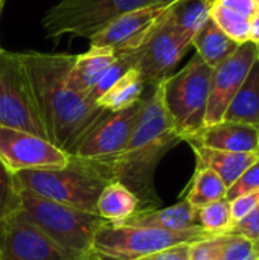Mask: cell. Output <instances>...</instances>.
Listing matches in <instances>:
<instances>
[{
    "label": "cell",
    "instance_id": "1",
    "mask_svg": "<svg viewBox=\"0 0 259 260\" xmlns=\"http://www.w3.org/2000/svg\"><path fill=\"white\" fill-rule=\"evenodd\" d=\"M47 140L73 154L85 134L108 113L67 84L75 61L69 53H21Z\"/></svg>",
    "mask_w": 259,
    "mask_h": 260
},
{
    "label": "cell",
    "instance_id": "2",
    "mask_svg": "<svg viewBox=\"0 0 259 260\" xmlns=\"http://www.w3.org/2000/svg\"><path fill=\"white\" fill-rule=\"evenodd\" d=\"M177 134L163 101V82L151 87V93L142 98L140 111L133 133L124 149L105 161H89L108 181H118L128 187L139 200V210L160 207L154 189V172L162 157L179 145Z\"/></svg>",
    "mask_w": 259,
    "mask_h": 260
},
{
    "label": "cell",
    "instance_id": "3",
    "mask_svg": "<svg viewBox=\"0 0 259 260\" xmlns=\"http://www.w3.org/2000/svg\"><path fill=\"white\" fill-rule=\"evenodd\" d=\"M20 213L73 260L92 253L93 238L105 222L95 213L55 203L23 187Z\"/></svg>",
    "mask_w": 259,
    "mask_h": 260
},
{
    "label": "cell",
    "instance_id": "4",
    "mask_svg": "<svg viewBox=\"0 0 259 260\" xmlns=\"http://www.w3.org/2000/svg\"><path fill=\"white\" fill-rule=\"evenodd\" d=\"M20 186L55 203L96 215V203L108 181L93 165L70 155L60 169H34L15 174Z\"/></svg>",
    "mask_w": 259,
    "mask_h": 260
},
{
    "label": "cell",
    "instance_id": "5",
    "mask_svg": "<svg viewBox=\"0 0 259 260\" xmlns=\"http://www.w3.org/2000/svg\"><path fill=\"white\" fill-rule=\"evenodd\" d=\"M214 235L202 227L172 232L154 227L104 222L92 242V253L104 260H137L182 244H197Z\"/></svg>",
    "mask_w": 259,
    "mask_h": 260
},
{
    "label": "cell",
    "instance_id": "6",
    "mask_svg": "<svg viewBox=\"0 0 259 260\" xmlns=\"http://www.w3.org/2000/svg\"><path fill=\"white\" fill-rule=\"evenodd\" d=\"M212 67L197 53L163 81V101L177 134L189 142L205 128Z\"/></svg>",
    "mask_w": 259,
    "mask_h": 260
},
{
    "label": "cell",
    "instance_id": "7",
    "mask_svg": "<svg viewBox=\"0 0 259 260\" xmlns=\"http://www.w3.org/2000/svg\"><path fill=\"white\" fill-rule=\"evenodd\" d=\"M172 2L176 0H58L47 9L41 23L47 38L55 41L64 35L90 40L130 11Z\"/></svg>",
    "mask_w": 259,
    "mask_h": 260
},
{
    "label": "cell",
    "instance_id": "8",
    "mask_svg": "<svg viewBox=\"0 0 259 260\" xmlns=\"http://www.w3.org/2000/svg\"><path fill=\"white\" fill-rule=\"evenodd\" d=\"M0 126L47 139L21 53L0 46Z\"/></svg>",
    "mask_w": 259,
    "mask_h": 260
},
{
    "label": "cell",
    "instance_id": "9",
    "mask_svg": "<svg viewBox=\"0 0 259 260\" xmlns=\"http://www.w3.org/2000/svg\"><path fill=\"white\" fill-rule=\"evenodd\" d=\"M194 35L195 34L172 21L169 8L166 17L145 44L136 52H130L133 53L134 67L139 70L145 85L154 87L171 76L174 67L185 56L188 49L192 47Z\"/></svg>",
    "mask_w": 259,
    "mask_h": 260
},
{
    "label": "cell",
    "instance_id": "10",
    "mask_svg": "<svg viewBox=\"0 0 259 260\" xmlns=\"http://www.w3.org/2000/svg\"><path fill=\"white\" fill-rule=\"evenodd\" d=\"M0 160L11 172L17 174L64 168L70 161V154L37 134L0 126Z\"/></svg>",
    "mask_w": 259,
    "mask_h": 260
},
{
    "label": "cell",
    "instance_id": "11",
    "mask_svg": "<svg viewBox=\"0 0 259 260\" xmlns=\"http://www.w3.org/2000/svg\"><path fill=\"white\" fill-rule=\"evenodd\" d=\"M172 3L143 6L118 17L90 38V46L110 47L116 53L136 52L159 27Z\"/></svg>",
    "mask_w": 259,
    "mask_h": 260
},
{
    "label": "cell",
    "instance_id": "12",
    "mask_svg": "<svg viewBox=\"0 0 259 260\" xmlns=\"http://www.w3.org/2000/svg\"><path fill=\"white\" fill-rule=\"evenodd\" d=\"M256 59L258 46L252 41H246L240 44L227 59L212 69L205 126H211L223 120L227 107L238 93Z\"/></svg>",
    "mask_w": 259,
    "mask_h": 260
},
{
    "label": "cell",
    "instance_id": "13",
    "mask_svg": "<svg viewBox=\"0 0 259 260\" xmlns=\"http://www.w3.org/2000/svg\"><path fill=\"white\" fill-rule=\"evenodd\" d=\"M142 99L121 111H108L81 140L72 154L89 161H105L116 157L127 145L136 125Z\"/></svg>",
    "mask_w": 259,
    "mask_h": 260
},
{
    "label": "cell",
    "instance_id": "14",
    "mask_svg": "<svg viewBox=\"0 0 259 260\" xmlns=\"http://www.w3.org/2000/svg\"><path fill=\"white\" fill-rule=\"evenodd\" d=\"M0 260H73L20 212L0 224Z\"/></svg>",
    "mask_w": 259,
    "mask_h": 260
},
{
    "label": "cell",
    "instance_id": "15",
    "mask_svg": "<svg viewBox=\"0 0 259 260\" xmlns=\"http://www.w3.org/2000/svg\"><path fill=\"white\" fill-rule=\"evenodd\" d=\"M188 143L229 152L255 154L259 143V128L247 123L221 120L215 125L205 126Z\"/></svg>",
    "mask_w": 259,
    "mask_h": 260
},
{
    "label": "cell",
    "instance_id": "16",
    "mask_svg": "<svg viewBox=\"0 0 259 260\" xmlns=\"http://www.w3.org/2000/svg\"><path fill=\"white\" fill-rule=\"evenodd\" d=\"M118 53L110 47L90 46L81 55H75V61L67 75V84L79 94L89 99L104 73L114 62Z\"/></svg>",
    "mask_w": 259,
    "mask_h": 260
},
{
    "label": "cell",
    "instance_id": "17",
    "mask_svg": "<svg viewBox=\"0 0 259 260\" xmlns=\"http://www.w3.org/2000/svg\"><path fill=\"white\" fill-rule=\"evenodd\" d=\"M119 224L154 227V229H163L172 232H185L200 227L197 218V209H194L186 200L165 209L157 207L151 210H137L130 219Z\"/></svg>",
    "mask_w": 259,
    "mask_h": 260
},
{
    "label": "cell",
    "instance_id": "18",
    "mask_svg": "<svg viewBox=\"0 0 259 260\" xmlns=\"http://www.w3.org/2000/svg\"><path fill=\"white\" fill-rule=\"evenodd\" d=\"M191 260H259V257L250 239L227 232L192 244Z\"/></svg>",
    "mask_w": 259,
    "mask_h": 260
},
{
    "label": "cell",
    "instance_id": "19",
    "mask_svg": "<svg viewBox=\"0 0 259 260\" xmlns=\"http://www.w3.org/2000/svg\"><path fill=\"white\" fill-rule=\"evenodd\" d=\"M197 160V168L214 171L227 186V189L243 175V172L258 158L256 154L229 152L206 148L197 143H189Z\"/></svg>",
    "mask_w": 259,
    "mask_h": 260
},
{
    "label": "cell",
    "instance_id": "20",
    "mask_svg": "<svg viewBox=\"0 0 259 260\" xmlns=\"http://www.w3.org/2000/svg\"><path fill=\"white\" fill-rule=\"evenodd\" d=\"M223 120L247 123L259 128V58L253 62L238 93L234 96Z\"/></svg>",
    "mask_w": 259,
    "mask_h": 260
},
{
    "label": "cell",
    "instance_id": "21",
    "mask_svg": "<svg viewBox=\"0 0 259 260\" xmlns=\"http://www.w3.org/2000/svg\"><path fill=\"white\" fill-rule=\"evenodd\" d=\"M139 210L137 197L118 181L108 183L96 203V215L105 222L119 224L130 219Z\"/></svg>",
    "mask_w": 259,
    "mask_h": 260
},
{
    "label": "cell",
    "instance_id": "22",
    "mask_svg": "<svg viewBox=\"0 0 259 260\" xmlns=\"http://www.w3.org/2000/svg\"><path fill=\"white\" fill-rule=\"evenodd\" d=\"M238 43L229 38L209 17V20L195 32L192 38V47L197 55L212 69L227 59L237 49Z\"/></svg>",
    "mask_w": 259,
    "mask_h": 260
},
{
    "label": "cell",
    "instance_id": "23",
    "mask_svg": "<svg viewBox=\"0 0 259 260\" xmlns=\"http://www.w3.org/2000/svg\"><path fill=\"white\" fill-rule=\"evenodd\" d=\"M145 82L137 69L124 73L98 101L96 105L107 111H121L136 105L143 98Z\"/></svg>",
    "mask_w": 259,
    "mask_h": 260
},
{
    "label": "cell",
    "instance_id": "24",
    "mask_svg": "<svg viewBox=\"0 0 259 260\" xmlns=\"http://www.w3.org/2000/svg\"><path fill=\"white\" fill-rule=\"evenodd\" d=\"M226 193L227 186L214 171L208 168H197L185 200L198 210L211 203L226 198Z\"/></svg>",
    "mask_w": 259,
    "mask_h": 260
},
{
    "label": "cell",
    "instance_id": "25",
    "mask_svg": "<svg viewBox=\"0 0 259 260\" xmlns=\"http://www.w3.org/2000/svg\"><path fill=\"white\" fill-rule=\"evenodd\" d=\"M214 0H176L171 6L172 21L195 34L208 20Z\"/></svg>",
    "mask_w": 259,
    "mask_h": 260
},
{
    "label": "cell",
    "instance_id": "26",
    "mask_svg": "<svg viewBox=\"0 0 259 260\" xmlns=\"http://www.w3.org/2000/svg\"><path fill=\"white\" fill-rule=\"evenodd\" d=\"M209 17L212 21L235 43L243 44L249 41V30H250V20L246 17L234 12L229 8H224L215 2H212Z\"/></svg>",
    "mask_w": 259,
    "mask_h": 260
},
{
    "label": "cell",
    "instance_id": "27",
    "mask_svg": "<svg viewBox=\"0 0 259 260\" xmlns=\"http://www.w3.org/2000/svg\"><path fill=\"white\" fill-rule=\"evenodd\" d=\"M197 218H198V225L211 235L227 233L234 227L231 201H227L226 198L198 209Z\"/></svg>",
    "mask_w": 259,
    "mask_h": 260
},
{
    "label": "cell",
    "instance_id": "28",
    "mask_svg": "<svg viewBox=\"0 0 259 260\" xmlns=\"http://www.w3.org/2000/svg\"><path fill=\"white\" fill-rule=\"evenodd\" d=\"M21 210V186L0 160V224Z\"/></svg>",
    "mask_w": 259,
    "mask_h": 260
},
{
    "label": "cell",
    "instance_id": "29",
    "mask_svg": "<svg viewBox=\"0 0 259 260\" xmlns=\"http://www.w3.org/2000/svg\"><path fill=\"white\" fill-rule=\"evenodd\" d=\"M259 190V158H256L244 172L243 175L227 189L226 200L232 201L244 193Z\"/></svg>",
    "mask_w": 259,
    "mask_h": 260
},
{
    "label": "cell",
    "instance_id": "30",
    "mask_svg": "<svg viewBox=\"0 0 259 260\" xmlns=\"http://www.w3.org/2000/svg\"><path fill=\"white\" fill-rule=\"evenodd\" d=\"M229 233H235V235H241L247 239H250L252 242H255L259 238V203L255 206V209L244 216L241 221H238L237 224H234V227L229 230Z\"/></svg>",
    "mask_w": 259,
    "mask_h": 260
},
{
    "label": "cell",
    "instance_id": "31",
    "mask_svg": "<svg viewBox=\"0 0 259 260\" xmlns=\"http://www.w3.org/2000/svg\"><path fill=\"white\" fill-rule=\"evenodd\" d=\"M259 203V190H253L249 193H244L235 200L231 201V213H232V219L234 224H237L238 221H241L244 216H247L255 206Z\"/></svg>",
    "mask_w": 259,
    "mask_h": 260
},
{
    "label": "cell",
    "instance_id": "32",
    "mask_svg": "<svg viewBox=\"0 0 259 260\" xmlns=\"http://www.w3.org/2000/svg\"><path fill=\"white\" fill-rule=\"evenodd\" d=\"M215 3L232 9L234 12L250 20L259 11V0H214Z\"/></svg>",
    "mask_w": 259,
    "mask_h": 260
},
{
    "label": "cell",
    "instance_id": "33",
    "mask_svg": "<svg viewBox=\"0 0 259 260\" xmlns=\"http://www.w3.org/2000/svg\"><path fill=\"white\" fill-rule=\"evenodd\" d=\"M137 260H191V245L182 244Z\"/></svg>",
    "mask_w": 259,
    "mask_h": 260
},
{
    "label": "cell",
    "instance_id": "34",
    "mask_svg": "<svg viewBox=\"0 0 259 260\" xmlns=\"http://www.w3.org/2000/svg\"><path fill=\"white\" fill-rule=\"evenodd\" d=\"M249 41L259 44V11L250 18V30H249Z\"/></svg>",
    "mask_w": 259,
    "mask_h": 260
},
{
    "label": "cell",
    "instance_id": "35",
    "mask_svg": "<svg viewBox=\"0 0 259 260\" xmlns=\"http://www.w3.org/2000/svg\"><path fill=\"white\" fill-rule=\"evenodd\" d=\"M82 260H104V259H101V257H99V256H96L95 253H90V254H87V256H85Z\"/></svg>",
    "mask_w": 259,
    "mask_h": 260
},
{
    "label": "cell",
    "instance_id": "36",
    "mask_svg": "<svg viewBox=\"0 0 259 260\" xmlns=\"http://www.w3.org/2000/svg\"><path fill=\"white\" fill-rule=\"evenodd\" d=\"M253 247H255V251H256V256L259 257V238L253 242Z\"/></svg>",
    "mask_w": 259,
    "mask_h": 260
},
{
    "label": "cell",
    "instance_id": "37",
    "mask_svg": "<svg viewBox=\"0 0 259 260\" xmlns=\"http://www.w3.org/2000/svg\"><path fill=\"white\" fill-rule=\"evenodd\" d=\"M3 6H5V0H0V15H2V11H3Z\"/></svg>",
    "mask_w": 259,
    "mask_h": 260
},
{
    "label": "cell",
    "instance_id": "38",
    "mask_svg": "<svg viewBox=\"0 0 259 260\" xmlns=\"http://www.w3.org/2000/svg\"><path fill=\"white\" fill-rule=\"evenodd\" d=\"M255 154H256V157L259 158V143H258V148H256V152H255Z\"/></svg>",
    "mask_w": 259,
    "mask_h": 260
},
{
    "label": "cell",
    "instance_id": "39",
    "mask_svg": "<svg viewBox=\"0 0 259 260\" xmlns=\"http://www.w3.org/2000/svg\"><path fill=\"white\" fill-rule=\"evenodd\" d=\"M258 46V58H259V44H256Z\"/></svg>",
    "mask_w": 259,
    "mask_h": 260
}]
</instances>
